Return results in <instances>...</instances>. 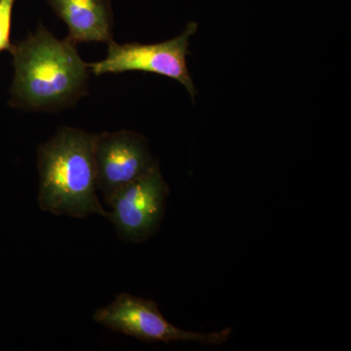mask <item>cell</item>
Returning <instances> with one entry per match:
<instances>
[{
	"label": "cell",
	"mask_w": 351,
	"mask_h": 351,
	"mask_svg": "<svg viewBox=\"0 0 351 351\" xmlns=\"http://www.w3.org/2000/svg\"><path fill=\"white\" fill-rule=\"evenodd\" d=\"M52 10L68 25L75 43H114L110 0H47Z\"/></svg>",
	"instance_id": "obj_7"
},
{
	"label": "cell",
	"mask_w": 351,
	"mask_h": 351,
	"mask_svg": "<svg viewBox=\"0 0 351 351\" xmlns=\"http://www.w3.org/2000/svg\"><path fill=\"white\" fill-rule=\"evenodd\" d=\"M97 134L64 127L38 149V204L57 216L108 217L97 195Z\"/></svg>",
	"instance_id": "obj_2"
},
{
	"label": "cell",
	"mask_w": 351,
	"mask_h": 351,
	"mask_svg": "<svg viewBox=\"0 0 351 351\" xmlns=\"http://www.w3.org/2000/svg\"><path fill=\"white\" fill-rule=\"evenodd\" d=\"M16 0H0V52H12L14 44L11 43L12 13Z\"/></svg>",
	"instance_id": "obj_8"
},
{
	"label": "cell",
	"mask_w": 351,
	"mask_h": 351,
	"mask_svg": "<svg viewBox=\"0 0 351 351\" xmlns=\"http://www.w3.org/2000/svg\"><path fill=\"white\" fill-rule=\"evenodd\" d=\"M198 25L191 22L177 38L154 44H108L107 57L97 63L87 64L96 75L143 71L166 76L181 83L195 98L196 89L189 73L186 56L189 38L197 32Z\"/></svg>",
	"instance_id": "obj_4"
},
{
	"label": "cell",
	"mask_w": 351,
	"mask_h": 351,
	"mask_svg": "<svg viewBox=\"0 0 351 351\" xmlns=\"http://www.w3.org/2000/svg\"><path fill=\"white\" fill-rule=\"evenodd\" d=\"M15 69L11 107L36 112H56L88 94L89 68L68 38L61 40L43 24L14 45Z\"/></svg>",
	"instance_id": "obj_1"
},
{
	"label": "cell",
	"mask_w": 351,
	"mask_h": 351,
	"mask_svg": "<svg viewBox=\"0 0 351 351\" xmlns=\"http://www.w3.org/2000/svg\"><path fill=\"white\" fill-rule=\"evenodd\" d=\"M94 320L115 332L145 343H198L205 346L225 343L232 328L218 332H195L174 326L165 319L156 302L136 295L120 294L108 306L97 309Z\"/></svg>",
	"instance_id": "obj_3"
},
{
	"label": "cell",
	"mask_w": 351,
	"mask_h": 351,
	"mask_svg": "<svg viewBox=\"0 0 351 351\" xmlns=\"http://www.w3.org/2000/svg\"><path fill=\"white\" fill-rule=\"evenodd\" d=\"M168 195L169 188L156 163L117 193L108 217L120 237L127 241H145L160 226Z\"/></svg>",
	"instance_id": "obj_5"
},
{
	"label": "cell",
	"mask_w": 351,
	"mask_h": 351,
	"mask_svg": "<svg viewBox=\"0 0 351 351\" xmlns=\"http://www.w3.org/2000/svg\"><path fill=\"white\" fill-rule=\"evenodd\" d=\"M94 157L97 189L108 205L124 186L158 163L145 138L127 130L97 134Z\"/></svg>",
	"instance_id": "obj_6"
}]
</instances>
